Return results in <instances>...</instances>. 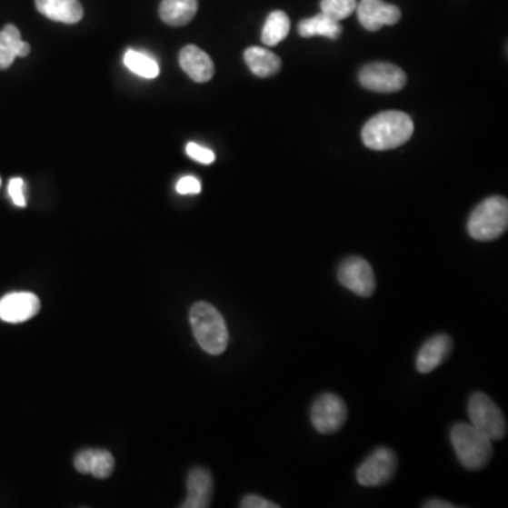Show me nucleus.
Segmentation results:
<instances>
[{"label":"nucleus","instance_id":"1","mask_svg":"<svg viewBox=\"0 0 508 508\" xmlns=\"http://www.w3.org/2000/svg\"><path fill=\"white\" fill-rule=\"evenodd\" d=\"M413 122L404 112L389 111L373 116L362 130L364 145L372 150H392L407 143Z\"/></svg>","mask_w":508,"mask_h":508},{"label":"nucleus","instance_id":"2","mask_svg":"<svg viewBox=\"0 0 508 508\" xmlns=\"http://www.w3.org/2000/svg\"><path fill=\"white\" fill-rule=\"evenodd\" d=\"M190 321L194 336L206 354L218 356L226 351L227 344H229V332H227L224 316L215 306L204 303V301L194 304L191 308Z\"/></svg>","mask_w":508,"mask_h":508},{"label":"nucleus","instance_id":"3","mask_svg":"<svg viewBox=\"0 0 508 508\" xmlns=\"http://www.w3.org/2000/svg\"><path fill=\"white\" fill-rule=\"evenodd\" d=\"M451 441L462 466L469 471H482L492 461V439L472 423H456L451 431Z\"/></svg>","mask_w":508,"mask_h":508},{"label":"nucleus","instance_id":"4","mask_svg":"<svg viewBox=\"0 0 508 508\" xmlns=\"http://www.w3.org/2000/svg\"><path fill=\"white\" fill-rule=\"evenodd\" d=\"M508 226V203L503 196H490L476 206L467 221V232L474 240L499 239Z\"/></svg>","mask_w":508,"mask_h":508},{"label":"nucleus","instance_id":"5","mask_svg":"<svg viewBox=\"0 0 508 508\" xmlns=\"http://www.w3.org/2000/svg\"><path fill=\"white\" fill-rule=\"evenodd\" d=\"M472 425L489 436L492 441H502L507 433V421L496 403L484 394L474 393L467 404Z\"/></svg>","mask_w":508,"mask_h":508},{"label":"nucleus","instance_id":"6","mask_svg":"<svg viewBox=\"0 0 508 508\" xmlns=\"http://www.w3.org/2000/svg\"><path fill=\"white\" fill-rule=\"evenodd\" d=\"M346 418L347 407L344 401L332 393L319 395L311 408V423L324 435L338 433L346 423Z\"/></svg>","mask_w":508,"mask_h":508},{"label":"nucleus","instance_id":"7","mask_svg":"<svg viewBox=\"0 0 508 508\" xmlns=\"http://www.w3.org/2000/svg\"><path fill=\"white\" fill-rule=\"evenodd\" d=\"M397 466L398 459L392 449H376L357 469V482L364 487L382 486L393 479Z\"/></svg>","mask_w":508,"mask_h":508},{"label":"nucleus","instance_id":"8","mask_svg":"<svg viewBox=\"0 0 508 508\" xmlns=\"http://www.w3.org/2000/svg\"><path fill=\"white\" fill-rule=\"evenodd\" d=\"M339 283L359 297H372L376 290V275L369 262L362 257L344 259L338 269Z\"/></svg>","mask_w":508,"mask_h":508},{"label":"nucleus","instance_id":"9","mask_svg":"<svg viewBox=\"0 0 508 508\" xmlns=\"http://www.w3.org/2000/svg\"><path fill=\"white\" fill-rule=\"evenodd\" d=\"M359 81L369 91L393 94L407 85V75L393 64L373 63L360 70Z\"/></svg>","mask_w":508,"mask_h":508},{"label":"nucleus","instance_id":"10","mask_svg":"<svg viewBox=\"0 0 508 508\" xmlns=\"http://www.w3.org/2000/svg\"><path fill=\"white\" fill-rule=\"evenodd\" d=\"M360 25L369 32H377L383 25H393L401 19V10L383 0H360L356 7Z\"/></svg>","mask_w":508,"mask_h":508},{"label":"nucleus","instance_id":"11","mask_svg":"<svg viewBox=\"0 0 508 508\" xmlns=\"http://www.w3.org/2000/svg\"><path fill=\"white\" fill-rule=\"evenodd\" d=\"M40 300L32 293H13L0 300V319L7 324H22L35 318Z\"/></svg>","mask_w":508,"mask_h":508},{"label":"nucleus","instance_id":"12","mask_svg":"<svg viewBox=\"0 0 508 508\" xmlns=\"http://www.w3.org/2000/svg\"><path fill=\"white\" fill-rule=\"evenodd\" d=\"M180 65L186 75L199 84L208 83L215 74L212 58L196 45H186L181 50Z\"/></svg>","mask_w":508,"mask_h":508},{"label":"nucleus","instance_id":"13","mask_svg":"<svg viewBox=\"0 0 508 508\" xmlns=\"http://www.w3.org/2000/svg\"><path fill=\"white\" fill-rule=\"evenodd\" d=\"M188 496L181 507L184 508H206L211 505L214 482L211 473L204 467H195L188 474L186 480Z\"/></svg>","mask_w":508,"mask_h":508},{"label":"nucleus","instance_id":"14","mask_svg":"<svg viewBox=\"0 0 508 508\" xmlns=\"http://www.w3.org/2000/svg\"><path fill=\"white\" fill-rule=\"evenodd\" d=\"M453 349L451 336L441 334L425 342L417 356V369L420 373H430L448 359Z\"/></svg>","mask_w":508,"mask_h":508},{"label":"nucleus","instance_id":"15","mask_svg":"<svg viewBox=\"0 0 508 508\" xmlns=\"http://www.w3.org/2000/svg\"><path fill=\"white\" fill-rule=\"evenodd\" d=\"M35 7L43 16L65 25H75L84 17L83 5L78 0H35Z\"/></svg>","mask_w":508,"mask_h":508},{"label":"nucleus","instance_id":"16","mask_svg":"<svg viewBox=\"0 0 508 508\" xmlns=\"http://www.w3.org/2000/svg\"><path fill=\"white\" fill-rule=\"evenodd\" d=\"M29 43L23 42L16 25H5L0 30V70H7L16 57L29 55Z\"/></svg>","mask_w":508,"mask_h":508},{"label":"nucleus","instance_id":"17","mask_svg":"<svg viewBox=\"0 0 508 508\" xmlns=\"http://www.w3.org/2000/svg\"><path fill=\"white\" fill-rule=\"evenodd\" d=\"M244 61L254 75L267 78L282 68V60L273 51L263 47H249L244 51Z\"/></svg>","mask_w":508,"mask_h":508},{"label":"nucleus","instance_id":"18","mask_svg":"<svg viewBox=\"0 0 508 508\" xmlns=\"http://www.w3.org/2000/svg\"><path fill=\"white\" fill-rule=\"evenodd\" d=\"M198 12V0H163L160 17L170 25H185Z\"/></svg>","mask_w":508,"mask_h":508},{"label":"nucleus","instance_id":"19","mask_svg":"<svg viewBox=\"0 0 508 508\" xmlns=\"http://www.w3.org/2000/svg\"><path fill=\"white\" fill-rule=\"evenodd\" d=\"M298 33H300L301 37L304 38L323 35V37L335 40V38H338L339 35H342V25L341 23L331 19V17L326 16V15L321 12L319 15H316V16L311 17V19H305L300 22V25H298Z\"/></svg>","mask_w":508,"mask_h":508},{"label":"nucleus","instance_id":"20","mask_svg":"<svg viewBox=\"0 0 508 508\" xmlns=\"http://www.w3.org/2000/svg\"><path fill=\"white\" fill-rule=\"evenodd\" d=\"M290 17L283 10H274L270 13L269 17L265 20L264 27H263V45L267 47H274L278 43H282L290 33Z\"/></svg>","mask_w":508,"mask_h":508},{"label":"nucleus","instance_id":"21","mask_svg":"<svg viewBox=\"0 0 508 508\" xmlns=\"http://www.w3.org/2000/svg\"><path fill=\"white\" fill-rule=\"evenodd\" d=\"M125 65L132 71L133 74L142 76L145 79L157 78L160 74V66L154 58L143 55L139 51H127L125 55Z\"/></svg>","mask_w":508,"mask_h":508},{"label":"nucleus","instance_id":"22","mask_svg":"<svg viewBox=\"0 0 508 508\" xmlns=\"http://www.w3.org/2000/svg\"><path fill=\"white\" fill-rule=\"evenodd\" d=\"M356 7V0H321V10L324 15L336 22H342L354 15Z\"/></svg>","mask_w":508,"mask_h":508},{"label":"nucleus","instance_id":"23","mask_svg":"<svg viewBox=\"0 0 508 508\" xmlns=\"http://www.w3.org/2000/svg\"><path fill=\"white\" fill-rule=\"evenodd\" d=\"M115 469V459L111 452L94 449L92 453L91 474L96 479H106Z\"/></svg>","mask_w":508,"mask_h":508},{"label":"nucleus","instance_id":"24","mask_svg":"<svg viewBox=\"0 0 508 508\" xmlns=\"http://www.w3.org/2000/svg\"><path fill=\"white\" fill-rule=\"evenodd\" d=\"M185 152L193 160L201 163V164H212L215 162V153L203 147V145L196 144V143H188Z\"/></svg>","mask_w":508,"mask_h":508},{"label":"nucleus","instance_id":"25","mask_svg":"<svg viewBox=\"0 0 508 508\" xmlns=\"http://www.w3.org/2000/svg\"><path fill=\"white\" fill-rule=\"evenodd\" d=\"M9 195L15 205L19 206V208H25V181L22 178H13V180H10Z\"/></svg>","mask_w":508,"mask_h":508},{"label":"nucleus","instance_id":"26","mask_svg":"<svg viewBox=\"0 0 508 508\" xmlns=\"http://www.w3.org/2000/svg\"><path fill=\"white\" fill-rule=\"evenodd\" d=\"M177 193L181 195H195V194L201 193V183H199L198 178L183 177L177 184Z\"/></svg>","mask_w":508,"mask_h":508},{"label":"nucleus","instance_id":"27","mask_svg":"<svg viewBox=\"0 0 508 508\" xmlns=\"http://www.w3.org/2000/svg\"><path fill=\"white\" fill-rule=\"evenodd\" d=\"M92 453L94 449H86V451L79 452L74 459V466L79 473H91Z\"/></svg>","mask_w":508,"mask_h":508},{"label":"nucleus","instance_id":"28","mask_svg":"<svg viewBox=\"0 0 508 508\" xmlns=\"http://www.w3.org/2000/svg\"><path fill=\"white\" fill-rule=\"evenodd\" d=\"M240 507L244 508H278L280 505L275 503L269 502V500L263 499V497L256 496V494H249L244 497L240 503Z\"/></svg>","mask_w":508,"mask_h":508},{"label":"nucleus","instance_id":"29","mask_svg":"<svg viewBox=\"0 0 508 508\" xmlns=\"http://www.w3.org/2000/svg\"><path fill=\"white\" fill-rule=\"evenodd\" d=\"M425 508H454L456 505L451 504L449 502H445V500H430V502H426L423 504Z\"/></svg>","mask_w":508,"mask_h":508},{"label":"nucleus","instance_id":"30","mask_svg":"<svg viewBox=\"0 0 508 508\" xmlns=\"http://www.w3.org/2000/svg\"><path fill=\"white\" fill-rule=\"evenodd\" d=\"M0 184H2V181H0Z\"/></svg>","mask_w":508,"mask_h":508}]
</instances>
